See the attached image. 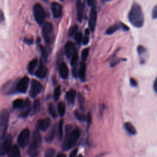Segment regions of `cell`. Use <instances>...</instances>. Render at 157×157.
Listing matches in <instances>:
<instances>
[{
    "instance_id": "obj_33",
    "label": "cell",
    "mask_w": 157,
    "mask_h": 157,
    "mask_svg": "<svg viewBox=\"0 0 157 157\" xmlns=\"http://www.w3.org/2000/svg\"><path fill=\"white\" fill-rule=\"evenodd\" d=\"M39 48H40V53H41V55H42V56L43 58V59L46 61L47 58H48V53H47V51L46 50V48L42 45H39Z\"/></svg>"
},
{
    "instance_id": "obj_10",
    "label": "cell",
    "mask_w": 157,
    "mask_h": 157,
    "mask_svg": "<svg viewBox=\"0 0 157 157\" xmlns=\"http://www.w3.org/2000/svg\"><path fill=\"white\" fill-rule=\"evenodd\" d=\"M97 21V9L96 5H93L91 8L90 12V17L88 20V25L89 28L91 31L93 32L95 29L96 24Z\"/></svg>"
},
{
    "instance_id": "obj_46",
    "label": "cell",
    "mask_w": 157,
    "mask_h": 157,
    "mask_svg": "<svg viewBox=\"0 0 157 157\" xmlns=\"http://www.w3.org/2000/svg\"><path fill=\"white\" fill-rule=\"evenodd\" d=\"M5 20V17H4V12L3 11L0 9V23H2Z\"/></svg>"
},
{
    "instance_id": "obj_34",
    "label": "cell",
    "mask_w": 157,
    "mask_h": 157,
    "mask_svg": "<svg viewBox=\"0 0 157 157\" xmlns=\"http://www.w3.org/2000/svg\"><path fill=\"white\" fill-rule=\"evenodd\" d=\"M77 98H78V104L80 105V107L82 110H83L84 108V104H85V98L82 96V94H81L80 93H78L77 95Z\"/></svg>"
},
{
    "instance_id": "obj_18",
    "label": "cell",
    "mask_w": 157,
    "mask_h": 157,
    "mask_svg": "<svg viewBox=\"0 0 157 157\" xmlns=\"http://www.w3.org/2000/svg\"><path fill=\"white\" fill-rule=\"evenodd\" d=\"M137 52L140 58V63H144L148 56V53L146 48L143 45H140L137 47Z\"/></svg>"
},
{
    "instance_id": "obj_43",
    "label": "cell",
    "mask_w": 157,
    "mask_h": 157,
    "mask_svg": "<svg viewBox=\"0 0 157 157\" xmlns=\"http://www.w3.org/2000/svg\"><path fill=\"white\" fill-rule=\"evenodd\" d=\"M121 61V59H120V58H115V59H113L110 63V65L111 67H113L115 66H116L120 61Z\"/></svg>"
},
{
    "instance_id": "obj_31",
    "label": "cell",
    "mask_w": 157,
    "mask_h": 157,
    "mask_svg": "<svg viewBox=\"0 0 157 157\" xmlns=\"http://www.w3.org/2000/svg\"><path fill=\"white\" fill-rule=\"evenodd\" d=\"M74 115H75V118L77 120H78L79 121H85L86 119V116L85 114H83V113L80 112L77 110L74 111Z\"/></svg>"
},
{
    "instance_id": "obj_50",
    "label": "cell",
    "mask_w": 157,
    "mask_h": 157,
    "mask_svg": "<svg viewBox=\"0 0 157 157\" xmlns=\"http://www.w3.org/2000/svg\"><path fill=\"white\" fill-rule=\"evenodd\" d=\"M153 90L155 91V93H157V77L156 78L153 83Z\"/></svg>"
},
{
    "instance_id": "obj_55",
    "label": "cell",
    "mask_w": 157,
    "mask_h": 157,
    "mask_svg": "<svg viewBox=\"0 0 157 157\" xmlns=\"http://www.w3.org/2000/svg\"><path fill=\"white\" fill-rule=\"evenodd\" d=\"M77 157H83V156H82V155H78Z\"/></svg>"
},
{
    "instance_id": "obj_15",
    "label": "cell",
    "mask_w": 157,
    "mask_h": 157,
    "mask_svg": "<svg viewBox=\"0 0 157 157\" xmlns=\"http://www.w3.org/2000/svg\"><path fill=\"white\" fill-rule=\"evenodd\" d=\"M75 44L71 41H67L64 46V52L67 57L71 58V56L75 53Z\"/></svg>"
},
{
    "instance_id": "obj_6",
    "label": "cell",
    "mask_w": 157,
    "mask_h": 157,
    "mask_svg": "<svg viewBox=\"0 0 157 157\" xmlns=\"http://www.w3.org/2000/svg\"><path fill=\"white\" fill-rule=\"evenodd\" d=\"M12 147V137L11 135L6 136L0 140V156H3L9 152Z\"/></svg>"
},
{
    "instance_id": "obj_28",
    "label": "cell",
    "mask_w": 157,
    "mask_h": 157,
    "mask_svg": "<svg viewBox=\"0 0 157 157\" xmlns=\"http://www.w3.org/2000/svg\"><path fill=\"white\" fill-rule=\"evenodd\" d=\"M58 111L59 113V115L61 117H63L66 112V105L64 104V102H59L58 104Z\"/></svg>"
},
{
    "instance_id": "obj_38",
    "label": "cell",
    "mask_w": 157,
    "mask_h": 157,
    "mask_svg": "<svg viewBox=\"0 0 157 157\" xmlns=\"http://www.w3.org/2000/svg\"><path fill=\"white\" fill-rule=\"evenodd\" d=\"M89 54V48H84L82 52V59L83 61H85L86 60Z\"/></svg>"
},
{
    "instance_id": "obj_45",
    "label": "cell",
    "mask_w": 157,
    "mask_h": 157,
    "mask_svg": "<svg viewBox=\"0 0 157 157\" xmlns=\"http://www.w3.org/2000/svg\"><path fill=\"white\" fill-rule=\"evenodd\" d=\"M77 151H78V149L75 148L74 150H73L69 155V157H77Z\"/></svg>"
},
{
    "instance_id": "obj_40",
    "label": "cell",
    "mask_w": 157,
    "mask_h": 157,
    "mask_svg": "<svg viewBox=\"0 0 157 157\" xmlns=\"http://www.w3.org/2000/svg\"><path fill=\"white\" fill-rule=\"evenodd\" d=\"M71 59L70 63H71V64L73 66V65H74V64L77 63V60H78V53L75 52V53L71 56Z\"/></svg>"
},
{
    "instance_id": "obj_42",
    "label": "cell",
    "mask_w": 157,
    "mask_h": 157,
    "mask_svg": "<svg viewBox=\"0 0 157 157\" xmlns=\"http://www.w3.org/2000/svg\"><path fill=\"white\" fill-rule=\"evenodd\" d=\"M151 17L153 19L157 18V4L153 8V10L151 12Z\"/></svg>"
},
{
    "instance_id": "obj_48",
    "label": "cell",
    "mask_w": 157,
    "mask_h": 157,
    "mask_svg": "<svg viewBox=\"0 0 157 157\" xmlns=\"http://www.w3.org/2000/svg\"><path fill=\"white\" fill-rule=\"evenodd\" d=\"M82 43L83 45H87L89 42V37L88 36H85L82 39Z\"/></svg>"
},
{
    "instance_id": "obj_53",
    "label": "cell",
    "mask_w": 157,
    "mask_h": 157,
    "mask_svg": "<svg viewBox=\"0 0 157 157\" xmlns=\"http://www.w3.org/2000/svg\"><path fill=\"white\" fill-rule=\"evenodd\" d=\"M56 157H66V156L65 154L60 153H59V154L56 156Z\"/></svg>"
},
{
    "instance_id": "obj_19",
    "label": "cell",
    "mask_w": 157,
    "mask_h": 157,
    "mask_svg": "<svg viewBox=\"0 0 157 157\" xmlns=\"http://www.w3.org/2000/svg\"><path fill=\"white\" fill-rule=\"evenodd\" d=\"M59 74L61 77H62L64 79H66V78H67L69 75V69L66 64L64 62H62L59 65Z\"/></svg>"
},
{
    "instance_id": "obj_39",
    "label": "cell",
    "mask_w": 157,
    "mask_h": 157,
    "mask_svg": "<svg viewBox=\"0 0 157 157\" xmlns=\"http://www.w3.org/2000/svg\"><path fill=\"white\" fill-rule=\"evenodd\" d=\"M60 93H61L60 86H58L57 87H56V88L54 91V99L55 101L58 100L59 96H60Z\"/></svg>"
},
{
    "instance_id": "obj_24",
    "label": "cell",
    "mask_w": 157,
    "mask_h": 157,
    "mask_svg": "<svg viewBox=\"0 0 157 157\" xmlns=\"http://www.w3.org/2000/svg\"><path fill=\"white\" fill-rule=\"evenodd\" d=\"M40 109V103L39 99H35L33 102L32 109H31V113L33 115L37 113Z\"/></svg>"
},
{
    "instance_id": "obj_32",
    "label": "cell",
    "mask_w": 157,
    "mask_h": 157,
    "mask_svg": "<svg viewBox=\"0 0 157 157\" xmlns=\"http://www.w3.org/2000/svg\"><path fill=\"white\" fill-rule=\"evenodd\" d=\"M63 120L61 119L58 124V138L59 140L62 139L63 136Z\"/></svg>"
},
{
    "instance_id": "obj_26",
    "label": "cell",
    "mask_w": 157,
    "mask_h": 157,
    "mask_svg": "<svg viewBox=\"0 0 157 157\" xmlns=\"http://www.w3.org/2000/svg\"><path fill=\"white\" fill-rule=\"evenodd\" d=\"M85 71H86V65L85 63H82L78 72V75L82 81H84L85 78Z\"/></svg>"
},
{
    "instance_id": "obj_7",
    "label": "cell",
    "mask_w": 157,
    "mask_h": 157,
    "mask_svg": "<svg viewBox=\"0 0 157 157\" xmlns=\"http://www.w3.org/2000/svg\"><path fill=\"white\" fill-rule=\"evenodd\" d=\"M53 32V26L52 23L49 21H45L42 24V33L46 44H50L51 43Z\"/></svg>"
},
{
    "instance_id": "obj_12",
    "label": "cell",
    "mask_w": 157,
    "mask_h": 157,
    "mask_svg": "<svg viewBox=\"0 0 157 157\" xmlns=\"http://www.w3.org/2000/svg\"><path fill=\"white\" fill-rule=\"evenodd\" d=\"M29 82V79L27 76H25L20 80H19L17 83V92H20L21 93H25L28 90Z\"/></svg>"
},
{
    "instance_id": "obj_14",
    "label": "cell",
    "mask_w": 157,
    "mask_h": 157,
    "mask_svg": "<svg viewBox=\"0 0 157 157\" xmlns=\"http://www.w3.org/2000/svg\"><path fill=\"white\" fill-rule=\"evenodd\" d=\"M47 72H48V69L47 67L43 64L42 61H40L39 65L38 66L34 73L35 75L38 78H44L47 76Z\"/></svg>"
},
{
    "instance_id": "obj_36",
    "label": "cell",
    "mask_w": 157,
    "mask_h": 157,
    "mask_svg": "<svg viewBox=\"0 0 157 157\" xmlns=\"http://www.w3.org/2000/svg\"><path fill=\"white\" fill-rule=\"evenodd\" d=\"M77 32H78V26L77 25H74L69 29L68 34L69 36H74Z\"/></svg>"
},
{
    "instance_id": "obj_29",
    "label": "cell",
    "mask_w": 157,
    "mask_h": 157,
    "mask_svg": "<svg viewBox=\"0 0 157 157\" xmlns=\"http://www.w3.org/2000/svg\"><path fill=\"white\" fill-rule=\"evenodd\" d=\"M48 112H49L50 115L53 118H56L57 113H56V109H55V107L53 104H52V103L49 104V105L48 106Z\"/></svg>"
},
{
    "instance_id": "obj_2",
    "label": "cell",
    "mask_w": 157,
    "mask_h": 157,
    "mask_svg": "<svg viewBox=\"0 0 157 157\" xmlns=\"http://www.w3.org/2000/svg\"><path fill=\"white\" fill-rule=\"evenodd\" d=\"M80 135L79 128H76L72 129L70 125H67L66 128V135L63 143L62 148L63 150H67L73 147L77 143Z\"/></svg>"
},
{
    "instance_id": "obj_44",
    "label": "cell",
    "mask_w": 157,
    "mask_h": 157,
    "mask_svg": "<svg viewBox=\"0 0 157 157\" xmlns=\"http://www.w3.org/2000/svg\"><path fill=\"white\" fill-rule=\"evenodd\" d=\"M130 84L131 85V86H132L134 87H136V86H137V82L135 78H130Z\"/></svg>"
},
{
    "instance_id": "obj_52",
    "label": "cell",
    "mask_w": 157,
    "mask_h": 157,
    "mask_svg": "<svg viewBox=\"0 0 157 157\" xmlns=\"http://www.w3.org/2000/svg\"><path fill=\"white\" fill-rule=\"evenodd\" d=\"M87 3L89 6H91V7L94 5V1H87Z\"/></svg>"
},
{
    "instance_id": "obj_21",
    "label": "cell",
    "mask_w": 157,
    "mask_h": 157,
    "mask_svg": "<svg viewBox=\"0 0 157 157\" xmlns=\"http://www.w3.org/2000/svg\"><path fill=\"white\" fill-rule=\"evenodd\" d=\"M38 65V59L37 58L33 59L28 65V71L29 74H33L35 73Z\"/></svg>"
},
{
    "instance_id": "obj_11",
    "label": "cell",
    "mask_w": 157,
    "mask_h": 157,
    "mask_svg": "<svg viewBox=\"0 0 157 157\" xmlns=\"http://www.w3.org/2000/svg\"><path fill=\"white\" fill-rule=\"evenodd\" d=\"M42 85L37 80L33 79L31 83L29 94L31 98H36L42 91Z\"/></svg>"
},
{
    "instance_id": "obj_20",
    "label": "cell",
    "mask_w": 157,
    "mask_h": 157,
    "mask_svg": "<svg viewBox=\"0 0 157 157\" xmlns=\"http://www.w3.org/2000/svg\"><path fill=\"white\" fill-rule=\"evenodd\" d=\"M76 96L75 90L71 89L69 90L66 94V99L69 105H73L75 102Z\"/></svg>"
},
{
    "instance_id": "obj_49",
    "label": "cell",
    "mask_w": 157,
    "mask_h": 157,
    "mask_svg": "<svg viewBox=\"0 0 157 157\" xmlns=\"http://www.w3.org/2000/svg\"><path fill=\"white\" fill-rule=\"evenodd\" d=\"M86 120H87V122L88 123V124H90L91 123V114L89 112L88 113V115H86Z\"/></svg>"
},
{
    "instance_id": "obj_13",
    "label": "cell",
    "mask_w": 157,
    "mask_h": 157,
    "mask_svg": "<svg viewBox=\"0 0 157 157\" xmlns=\"http://www.w3.org/2000/svg\"><path fill=\"white\" fill-rule=\"evenodd\" d=\"M51 120L49 118H45L43 119H40L37 122V130L45 131L50 126Z\"/></svg>"
},
{
    "instance_id": "obj_37",
    "label": "cell",
    "mask_w": 157,
    "mask_h": 157,
    "mask_svg": "<svg viewBox=\"0 0 157 157\" xmlns=\"http://www.w3.org/2000/svg\"><path fill=\"white\" fill-rule=\"evenodd\" d=\"M74 39L75 40H76L77 43V44H80L82 41V39H83V37H82V33L81 32H79L78 31L74 36Z\"/></svg>"
},
{
    "instance_id": "obj_5",
    "label": "cell",
    "mask_w": 157,
    "mask_h": 157,
    "mask_svg": "<svg viewBox=\"0 0 157 157\" xmlns=\"http://www.w3.org/2000/svg\"><path fill=\"white\" fill-rule=\"evenodd\" d=\"M33 13L36 22L39 25H42L45 22L46 13L42 6L39 3H36L33 6Z\"/></svg>"
},
{
    "instance_id": "obj_4",
    "label": "cell",
    "mask_w": 157,
    "mask_h": 157,
    "mask_svg": "<svg viewBox=\"0 0 157 157\" xmlns=\"http://www.w3.org/2000/svg\"><path fill=\"white\" fill-rule=\"evenodd\" d=\"M9 112L3 109L0 111V140L2 139L6 136L9 125Z\"/></svg>"
},
{
    "instance_id": "obj_25",
    "label": "cell",
    "mask_w": 157,
    "mask_h": 157,
    "mask_svg": "<svg viewBox=\"0 0 157 157\" xmlns=\"http://www.w3.org/2000/svg\"><path fill=\"white\" fill-rule=\"evenodd\" d=\"M56 134V129L55 127H53V128L50 130V131L47 134V135L45 137V140L47 142H51L53 141Z\"/></svg>"
},
{
    "instance_id": "obj_1",
    "label": "cell",
    "mask_w": 157,
    "mask_h": 157,
    "mask_svg": "<svg viewBox=\"0 0 157 157\" xmlns=\"http://www.w3.org/2000/svg\"><path fill=\"white\" fill-rule=\"evenodd\" d=\"M130 23L136 28L142 27L144 23V16L141 6L137 2L133 3L128 13Z\"/></svg>"
},
{
    "instance_id": "obj_54",
    "label": "cell",
    "mask_w": 157,
    "mask_h": 157,
    "mask_svg": "<svg viewBox=\"0 0 157 157\" xmlns=\"http://www.w3.org/2000/svg\"><path fill=\"white\" fill-rule=\"evenodd\" d=\"M85 34H87V35H88L90 34V30L88 29H85Z\"/></svg>"
},
{
    "instance_id": "obj_41",
    "label": "cell",
    "mask_w": 157,
    "mask_h": 157,
    "mask_svg": "<svg viewBox=\"0 0 157 157\" xmlns=\"http://www.w3.org/2000/svg\"><path fill=\"white\" fill-rule=\"evenodd\" d=\"M31 112V109H29V110H22L20 113L19 114V117L20 118H26V117L28 116V115Z\"/></svg>"
},
{
    "instance_id": "obj_17",
    "label": "cell",
    "mask_w": 157,
    "mask_h": 157,
    "mask_svg": "<svg viewBox=\"0 0 157 157\" xmlns=\"http://www.w3.org/2000/svg\"><path fill=\"white\" fill-rule=\"evenodd\" d=\"M85 3L82 1H77L76 9H77V17L79 21H81L83 17V13L85 9Z\"/></svg>"
},
{
    "instance_id": "obj_16",
    "label": "cell",
    "mask_w": 157,
    "mask_h": 157,
    "mask_svg": "<svg viewBox=\"0 0 157 157\" xmlns=\"http://www.w3.org/2000/svg\"><path fill=\"white\" fill-rule=\"evenodd\" d=\"M51 9L55 18H59L61 17L63 12V7L59 3L57 2H53L51 4Z\"/></svg>"
},
{
    "instance_id": "obj_27",
    "label": "cell",
    "mask_w": 157,
    "mask_h": 157,
    "mask_svg": "<svg viewBox=\"0 0 157 157\" xmlns=\"http://www.w3.org/2000/svg\"><path fill=\"white\" fill-rule=\"evenodd\" d=\"M120 25L119 24H115L107 28V29L105 31V34L108 35L112 34L113 33L116 32L120 28Z\"/></svg>"
},
{
    "instance_id": "obj_8",
    "label": "cell",
    "mask_w": 157,
    "mask_h": 157,
    "mask_svg": "<svg viewBox=\"0 0 157 157\" xmlns=\"http://www.w3.org/2000/svg\"><path fill=\"white\" fill-rule=\"evenodd\" d=\"M18 81L15 80H9L1 86V92L4 95H9L15 94L17 92V83Z\"/></svg>"
},
{
    "instance_id": "obj_3",
    "label": "cell",
    "mask_w": 157,
    "mask_h": 157,
    "mask_svg": "<svg viewBox=\"0 0 157 157\" xmlns=\"http://www.w3.org/2000/svg\"><path fill=\"white\" fill-rule=\"evenodd\" d=\"M41 144V136L38 130L34 131L31 142L29 144L28 153L31 157H36L39 155V148Z\"/></svg>"
},
{
    "instance_id": "obj_30",
    "label": "cell",
    "mask_w": 157,
    "mask_h": 157,
    "mask_svg": "<svg viewBox=\"0 0 157 157\" xmlns=\"http://www.w3.org/2000/svg\"><path fill=\"white\" fill-rule=\"evenodd\" d=\"M24 101L22 99H17L13 101L12 106L13 109H18L21 108L23 105Z\"/></svg>"
},
{
    "instance_id": "obj_22",
    "label": "cell",
    "mask_w": 157,
    "mask_h": 157,
    "mask_svg": "<svg viewBox=\"0 0 157 157\" xmlns=\"http://www.w3.org/2000/svg\"><path fill=\"white\" fill-rule=\"evenodd\" d=\"M8 153L9 157H21L19 148L17 145H13Z\"/></svg>"
},
{
    "instance_id": "obj_51",
    "label": "cell",
    "mask_w": 157,
    "mask_h": 157,
    "mask_svg": "<svg viewBox=\"0 0 157 157\" xmlns=\"http://www.w3.org/2000/svg\"><path fill=\"white\" fill-rule=\"evenodd\" d=\"M121 28H122V29H123V30H124V31H128V30H129V28H128L126 25H124V24H122V25H121Z\"/></svg>"
},
{
    "instance_id": "obj_23",
    "label": "cell",
    "mask_w": 157,
    "mask_h": 157,
    "mask_svg": "<svg viewBox=\"0 0 157 157\" xmlns=\"http://www.w3.org/2000/svg\"><path fill=\"white\" fill-rule=\"evenodd\" d=\"M124 128L126 130V131L131 134V135H134L136 134L137 131H136V129L135 128V127L133 126V124L130 123V122H126L124 124Z\"/></svg>"
},
{
    "instance_id": "obj_35",
    "label": "cell",
    "mask_w": 157,
    "mask_h": 157,
    "mask_svg": "<svg viewBox=\"0 0 157 157\" xmlns=\"http://www.w3.org/2000/svg\"><path fill=\"white\" fill-rule=\"evenodd\" d=\"M55 154V150L52 148H48L45 153V157H54Z\"/></svg>"
},
{
    "instance_id": "obj_9",
    "label": "cell",
    "mask_w": 157,
    "mask_h": 157,
    "mask_svg": "<svg viewBox=\"0 0 157 157\" xmlns=\"http://www.w3.org/2000/svg\"><path fill=\"white\" fill-rule=\"evenodd\" d=\"M29 137H30L29 130L28 128H25L23 129L19 134L17 139L18 145L21 148H24L26 147L29 141Z\"/></svg>"
},
{
    "instance_id": "obj_47",
    "label": "cell",
    "mask_w": 157,
    "mask_h": 157,
    "mask_svg": "<svg viewBox=\"0 0 157 157\" xmlns=\"http://www.w3.org/2000/svg\"><path fill=\"white\" fill-rule=\"evenodd\" d=\"M23 41H24V42H25L28 45H31L33 42V39H29V38H26V37H25Z\"/></svg>"
}]
</instances>
